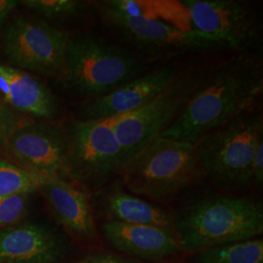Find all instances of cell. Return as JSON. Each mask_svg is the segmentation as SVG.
<instances>
[{
  "label": "cell",
  "mask_w": 263,
  "mask_h": 263,
  "mask_svg": "<svg viewBox=\"0 0 263 263\" xmlns=\"http://www.w3.org/2000/svg\"><path fill=\"white\" fill-rule=\"evenodd\" d=\"M262 90L259 57L238 54L216 70L161 136L195 144L203 136L248 112Z\"/></svg>",
  "instance_id": "cell-1"
},
{
  "label": "cell",
  "mask_w": 263,
  "mask_h": 263,
  "mask_svg": "<svg viewBox=\"0 0 263 263\" xmlns=\"http://www.w3.org/2000/svg\"><path fill=\"white\" fill-rule=\"evenodd\" d=\"M174 216V232L184 254L259 238L263 203L252 196L207 193L190 200Z\"/></svg>",
  "instance_id": "cell-2"
},
{
  "label": "cell",
  "mask_w": 263,
  "mask_h": 263,
  "mask_svg": "<svg viewBox=\"0 0 263 263\" xmlns=\"http://www.w3.org/2000/svg\"><path fill=\"white\" fill-rule=\"evenodd\" d=\"M118 176L134 195L167 204L204 175L194 144L159 136L124 162Z\"/></svg>",
  "instance_id": "cell-3"
},
{
  "label": "cell",
  "mask_w": 263,
  "mask_h": 263,
  "mask_svg": "<svg viewBox=\"0 0 263 263\" xmlns=\"http://www.w3.org/2000/svg\"><path fill=\"white\" fill-rule=\"evenodd\" d=\"M94 6L123 46L146 64L226 47L218 39L194 28L184 30L144 15H131L123 7L121 0L98 1Z\"/></svg>",
  "instance_id": "cell-4"
},
{
  "label": "cell",
  "mask_w": 263,
  "mask_h": 263,
  "mask_svg": "<svg viewBox=\"0 0 263 263\" xmlns=\"http://www.w3.org/2000/svg\"><path fill=\"white\" fill-rule=\"evenodd\" d=\"M147 64L123 45L90 33L71 35L66 45L63 77L93 100L146 73Z\"/></svg>",
  "instance_id": "cell-5"
},
{
  "label": "cell",
  "mask_w": 263,
  "mask_h": 263,
  "mask_svg": "<svg viewBox=\"0 0 263 263\" xmlns=\"http://www.w3.org/2000/svg\"><path fill=\"white\" fill-rule=\"evenodd\" d=\"M263 140L261 113L246 112L194 144L203 175L216 187L238 192L253 183V161Z\"/></svg>",
  "instance_id": "cell-6"
},
{
  "label": "cell",
  "mask_w": 263,
  "mask_h": 263,
  "mask_svg": "<svg viewBox=\"0 0 263 263\" xmlns=\"http://www.w3.org/2000/svg\"><path fill=\"white\" fill-rule=\"evenodd\" d=\"M217 69L210 64L180 68L169 84L148 103L134 112L111 119L122 147L123 163L145 143L161 136L210 82Z\"/></svg>",
  "instance_id": "cell-7"
},
{
  "label": "cell",
  "mask_w": 263,
  "mask_h": 263,
  "mask_svg": "<svg viewBox=\"0 0 263 263\" xmlns=\"http://www.w3.org/2000/svg\"><path fill=\"white\" fill-rule=\"evenodd\" d=\"M67 173L73 182L90 189L111 183L123 164V151L110 120L81 119L69 123Z\"/></svg>",
  "instance_id": "cell-8"
},
{
  "label": "cell",
  "mask_w": 263,
  "mask_h": 263,
  "mask_svg": "<svg viewBox=\"0 0 263 263\" xmlns=\"http://www.w3.org/2000/svg\"><path fill=\"white\" fill-rule=\"evenodd\" d=\"M194 29L221 41L239 54H254L262 37L259 10L244 0H182Z\"/></svg>",
  "instance_id": "cell-9"
},
{
  "label": "cell",
  "mask_w": 263,
  "mask_h": 263,
  "mask_svg": "<svg viewBox=\"0 0 263 263\" xmlns=\"http://www.w3.org/2000/svg\"><path fill=\"white\" fill-rule=\"evenodd\" d=\"M71 34L39 18L14 20L3 35V52L10 62L44 76H63L66 45Z\"/></svg>",
  "instance_id": "cell-10"
},
{
  "label": "cell",
  "mask_w": 263,
  "mask_h": 263,
  "mask_svg": "<svg viewBox=\"0 0 263 263\" xmlns=\"http://www.w3.org/2000/svg\"><path fill=\"white\" fill-rule=\"evenodd\" d=\"M67 151L66 130L52 123L29 121L13 134L1 155L34 175L72 181L67 173Z\"/></svg>",
  "instance_id": "cell-11"
},
{
  "label": "cell",
  "mask_w": 263,
  "mask_h": 263,
  "mask_svg": "<svg viewBox=\"0 0 263 263\" xmlns=\"http://www.w3.org/2000/svg\"><path fill=\"white\" fill-rule=\"evenodd\" d=\"M179 68L167 64L123 85L110 94L94 99L81 109L83 119L111 120L141 108L169 84Z\"/></svg>",
  "instance_id": "cell-12"
},
{
  "label": "cell",
  "mask_w": 263,
  "mask_h": 263,
  "mask_svg": "<svg viewBox=\"0 0 263 263\" xmlns=\"http://www.w3.org/2000/svg\"><path fill=\"white\" fill-rule=\"evenodd\" d=\"M101 232L118 252L149 262H161L184 254L173 229L104 220Z\"/></svg>",
  "instance_id": "cell-13"
},
{
  "label": "cell",
  "mask_w": 263,
  "mask_h": 263,
  "mask_svg": "<svg viewBox=\"0 0 263 263\" xmlns=\"http://www.w3.org/2000/svg\"><path fill=\"white\" fill-rule=\"evenodd\" d=\"M65 240L47 226L19 222L0 229V263H61Z\"/></svg>",
  "instance_id": "cell-14"
},
{
  "label": "cell",
  "mask_w": 263,
  "mask_h": 263,
  "mask_svg": "<svg viewBox=\"0 0 263 263\" xmlns=\"http://www.w3.org/2000/svg\"><path fill=\"white\" fill-rule=\"evenodd\" d=\"M38 191L57 221L76 238L83 241L97 239L90 199L73 181L56 177H41Z\"/></svg>",
  "instance_id": "cell-15"
},
{
  "label": "cell",
  "mask_w": 263,
  "mask_h": 263,
  "mask_svg": "<svg viewBox=\"0 0 263 263\" xmlns=\"http://www.w3.org/2000/svg\"><path fill=\"white\" fill-rule=\"evenodd\" d=\"M0 94L5 104L22 114L49 119L57 113L55 97L27 71L0 65Z\"/></svg>",
  "instance_id": "cell-16"
},
{
  "label": "cell",
  "mask_w": 263,
  "mask_h": 263,
  "mask_svg": "<svg viewBox=\"0 0 263 263\" xmlns=\"http://www.w3.org/2000/svg\"><path fill=\"white\" fill-rule=\"evenodd\" d=\"M104 220L128 224L159 226L174 230V216L167 209L125 190L121 182L109 183L99 200Z\"/></svg>",
  "instance_id": "cell-17"
},
{
  "label": "cell",
  "mask_w": 263,
  "mask_h": 263,
  "mask_svg": "<svg viewBox=\"0 0 263 263\" xmlns=\"http://www.w3.org/2000/svg\"><path fill=\"white\" fill-rule=\"evenodd\" d=\"M188 254V263H263V240L219 245Z\"/></svg>",
  "instance_id": "cell-18"
},
{
  "label": "cell",
  "mask_w": 263,
  "mask_h": 263,
  "mask_svg": "<svg viewBox=\"0 0 263 263\" xmlns=\"http://www.w3.org/2000/svg\"><path fill=\"white\" fill-rule=\"evenodd\" d=\"M41 177L0 158V199L38 191Z\"/></svg>",
  "instance_id": "cell-19"
},
{
  "label": "cell",
  "mask_w": 263,
  "mask_h": 263,
  "mask_svg": "<svg viewBox=\"0 0 263 263\" xmlns=\"http://www.w3.org/2000/svg\"><path fill=\"white\" fill-rule=\"evenodd\" d=\"M22 3L41 18L56 22L80 17L90 6L89 2L79 0H26Z\"/></svg>",
  "instance_id": "cell-20"
},
{
  "label": "cell",
  "mask_w": 263,
  "mask_h": 263,
  "mask_svg": "<svg viewBox=\"0 0 263 263\" xmlns=\"http://www.w3.org/2000/svg\"><path fill=\"white\" fill-rule=\"evenodd\" d=\"M30 194L20 193L0 199V229L17 224L26 216Z\"/></svg>",
  "instance_id": "cell-21"
},
{
  "label": "cell",
  "mask_w": 263,
  "mask_h": 263,
  "mask_svg": "<svg viewBox=\"0 0 263 263\" xmlns=\"http://www.w3.org/2000/svg\"><path fill=\"white\" fill-rule=\"evenodd\" d=\"M28 117L0 102V155L13 134L23 125L29 122Z\"/></svg>",
  "instance_id": "cell-22"
},
{
  "label": "cell",
  "mask_w": 263,
  "mask_h": 263,
  "mask_svg": "<svg viewBox=\"0 0 263 263\" xmlns=\"http://www.w3.org/2000/svg\"><path fill=\"white\" fill-rule=\"evenodd\" d=\"M77 263H141L108 252H94L87 254Z\"/></svg>",
  "instance_id": "cell-23"
},
{
  "label": "cell",
  "mask_w": 263,
  "mask_h": 263,
  "mask_svg": "<svg viewBox=\"0 0 263 263\" xmlns=\"http://www.w3.org/2000/svg\"><path fill=\"white\" fill-rule=\"evenodd\" d=\"M253 183L261 187L263 183V140L258 142L253 161Z\"/></svg>",
  "instance_id": "cell-24"
},
{
  "label": "cell",
  "mask_w": 263,
  "mask_h": 263,
  "mask_svg": "<svg viewBox=\"0 0 263 263\" xmlns=\"http://www.w3.org/2000/svg\"><path fill=\"white\" fill-rule=\"evenodd\" d=\"M18 1L15 0H0V29L3 26V23L10 12L18 5Z\"/></svg>",
  "instance_id": "cell-25"
}]
</instances>
